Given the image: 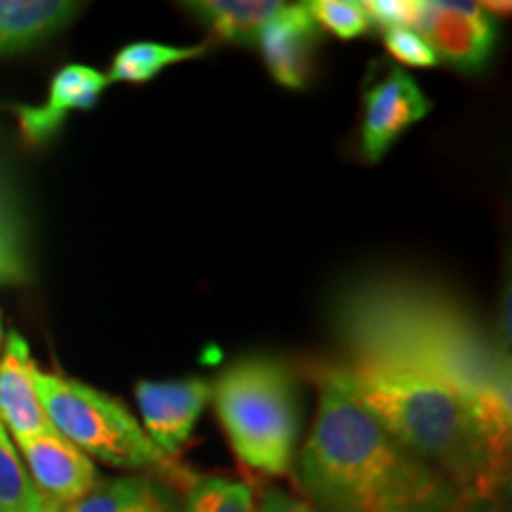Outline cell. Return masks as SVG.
Returning <instances> with one entry per match:
<instances>
[{
	"mask_svg": "<svg viewBox=\"0 0 512 512\" xmlns=\"http://www.w3.org/2000/svg\"><path fill=\"white\" fill-rule=\"evenodd\" d=\"M335 325L351 358L411 368L446 384L491 451L510 463L508 354L458 302L413 280L370 278L339 294Z\"/></svg>",
	"mask_w": 512,
	"mask_h": 512,
	"instance_id": "cell-1",
	"label": "cell"
},
{
	"mask_svg": "<svg viewBox=\"0 0 512 512\" xmlns=\"http://www.w3.org/2000/svg\"><path fill=\"white\" fill-rule=\"evenodd\" d=\"M316 380V418L297 467L313 510L451 512L463 501L444 475L389 437L342 389Z\"/></svg>",
	"mask_w": 512,
	"mask_h": 512,
	"instance_id": "cell-2",
	"label": "cell"
},
{
	"mask_svg": "<svg viewBox=\"0 0 512 512\" xmlns=\"http://www.w3.org/2000/svg\"><path fill=\"white\" fill-rule=\"evenodd\" d=\"M389 437L451 482L463 501L501 498L510 463L491 451L465 403L446 384L392 363L349 358L320 366Z\"/></svg>",
	"mask_w": 512,
	"mask_h": 512,
	"instance_id": "cell-3",
	"label": "cell"
},
{
	"mask_svg": "<svg viewBox=\"0 0 512 512\" xmlns=\"http://www.w3.org/2000/svg\"><path fill=\"white\" fill-rule=\"evenodd\" d=\"M235 458L266 477H285L297 446V387L292 368L271 356L235 361L211 387Z\"/></svg>",
	"mask_w": 512,
	"mask_h": 512,
	"instance_id": "cell-4",
	"label": "cell"
},
{
	"mask_svg": "<svg viewBox=\"0 0 512 512\" xmlns=\"http://www.w3.org/2000/svg\"><path fill=\"white\" fill-rule=\"evenodd\" d=\"M34 384L50 427L88 458L121 470H147L185 482L176 460L164 456L124 403L91 384L36 366Z\"/></svg>",
	"mask_w": 512,
	"mask_h": 512,
	"instance_id": "cell-5",
	"label": "cell"
},
{
	"mask_svg": "<svg viewBox=\"0 0 512 512\" xmlns=\"http://www.w3.org/2000/svg\"><path fill=\"white\" fill-rule=\"evenodd\" d=\"M413 31L430 43L439 60L460 72L482 69L496 46V22L482 3L418 0Z\"/></svg>",
	"mask_w": 512,
	"mask_h": 512,
	"instance_id": "cell-6",
	"label": "cell"
},
{
	"mask_svg": "<svg viewBox=\"0 0 512 512\" xmlns=\"http://www.w3.org/2000/svg\"><path fill=\"white\" fill-rule=\"evenodd\" d=\"M31 484L53 512L81 501L98 482V470L86 453L55 430L15 441Z\"/></svg>",
	"mask_w": 512,
	"mask_h": 512,
	"instance_id": "cell-7",
	"label": "cell"
},
{
	"mask_svg": "<svg viewBox=\"0 0 512 512\" xmlns=\"http://www.w3.org/2000/svg\"><path fill=\"white\" fill-rule=\"evenodd\" d=\"M211 399V384L200 377L171 382L143 380L136 384V401L143 430L164 456L174 460L188 444L197 420Z\"/></svg>",
	"mask_w": 512,
	"mask_h": 512,
	"instance_id": "cell-8",
	"label": "cell"
},
{
	"mask_svg": "<svg viewBox=\"0 0 512 512\" xmlns=\"http://www.w3.org/2000/svg\"><path fill=\"white\" fill-rule=\"evenodd\" d=\"M432 110V102L413 76L403 69H389L382 81L373 83L363 98L361 119V152L363 159L377 164L387 155L394 140L408 131Z\"/></svg>",
	"mask_w": 512,
	"mask_h": 512,
	"instance_id": "cell-9",
	"label": "cell"
},
{
	"mask_svg": "<svg viewBox=\"0 0 512 512\" xmlns=\"http://www.w3.org/2000/svg\"><path fill=\"white\" fill-rule=\"evenodd\" d=\"M110 86V79L88 64H64L53 76L48 100L43 105H15L19 131L29 143H46L60 131L72 112H86L98 105L100 95Z\"/></svg>",
	"mask_w": 512,
	"mask_h": 512,
	"instance_id": "cell-10",
	"label": "cell"
},
{
	"mask_svg": "<svg viewBox=\"0 0 512 512\" xmlns=\"http://www.w3.org/2000/svg\"><path fill=\"white\" fill-rule=\"evenodd\" d=\"M320 41V29L304 3H283L278 15L261 29L259 43L268 72L283 88L299 91L309 83L313 53Z\"/></svg>",
	"mask_w": 512,
	"mask_h": 512,
	"instance_id": "cell-11",
	"label": "cell"
},
{
	"mask_svg": "<svg viewBox=\"0 0 512 512\" xmlns=\"http://www.w3.org/2000/svg\"><path fill=\"white\" fill-rule=\"evenodd\" d=\"M34 370L29 342L10 330L0 347V420L15 441L53 430L38 399Z\"/></svg>",
	"mask_w": 512,
	"mask_h": 512,
	"instance_id": "cell-12",
	"label": "cell"
},
{
	"mask_svg": "<svg viewBox=\"0 0 512 512\" xmlns=\"http://www.w3.org/2000/svg\"><path fill=\"white\" fill-rule=\"evenodd\" d=\"M67 0H0V55L29 50L57 34L79 15Z\"/></svg>",
	"mask_w": 512,
	"mask_h": 512,
	"instance_id": "cell-13",
	"label": "cell"
},
{
	"mask_svg": "<svg viewBox=\"0 0 512 512\" xmlns=\"http://www.w3.org/2000/svg\"><path fill=\"white\" fill-rule=\"evenodd\" d=\"M192 15L211 34L235 46H254L261 29L278 15L283 3L278 0H200L185 3Z\"/></svg>",
	"mask_w": 512,
	"mask_h": 512,
	"instance_id": "cell-14",
	"label": "cell"
},
{
	"mask_svg": "<svg viewBox=\"0 0 512 512\" xmlns=\"http://www.w3.org/2000/svg\"><path fill=\"white\" fill-rule=\"evenodd\" d=\"M62 512H171L150 479H98L91 491Z\"/></svg>",
	"mask_w": 512,
	"mask_h": 512,
	"instance_id": "cell-15",
	"label": "cell"
},
{
	"mask_svg": "<svg viewBox=\"0 0 512 512\" xmlns=\"http://www.w3.org/2000/svg\"><path fill=\"white\" fill-rule=\"evenodd\" d=\"M202 53L204 46H169V43L157 41L128 43L114 55L107 79H110V83H147L171 64L195 60Z\"/></svg>",
	"mask_w": 512,
	"mask_h": 512,
	"instance_id": "cell-16",
	"label": "cell"
},
{
	"mask_svg": "<svg viewBox=\"0 0 512 512\" xmlns=\"http://www.w3.org/2000/svg\"><path fill=\"white\" fill-rule=\"evenodd\" d=\"M0 510L3 512H53L31 484L15 439L0 420Z\"/></svg>",
	"mask_w": 512,
	"mask_h": 512,
	"instance_id": "cell-17",
	"label": "cell"
},
{
	"mask_svg": "<svg viewBox=\"0 0 512 512\" xmlns=\"http://www.w3.org/2000/svg\"><path fill=\"white\" fill-rule=\"evenodd\" d=\"M254 505L252 489L226 477L192 479L185 496V512H254Z\"/></svg>",
	"mask_w": 512,
	"mask_h": 512,
	"instance_id": "cell-18",
	"label": "cell"
},
{
	"mask_svg": "<svg viewBox=\"0 0 512 512\" xmlns=\"http://www.w3.org/2000/svg\"><path fill=\"white\" fill-rule=\"evenodd\" d=\"M29 275L27 249H24V230L15 204L0 181V285L24 283Z\"/></svg>",
	"mask_w": 512,
	"mask_h": 512,
	"instance_id": "cell-19",
	"label": "cell"
},
{
	"mask_svg": "<svg viewBox=\"0 0 512 512\" xmlns=\"http://www.w3.org/2000/svg\"><path fill=\"white\" fill-rule=\"evenodd\" d=\"M304 8L309 10L318 29L330 31L344 41L373 31V24L356 0H313V3H304Z\"/></svg>",
	"mask_w": 512,
	"mask_h": 512,
	"instance_id": "cell-20",
	"label": "cell"
},
{
	"mask_svg": "<svg viewBox=\"0 0 512 512\" xmlns=\"http://www.w3.org/2000/svg\"><path fill=\"white\" fill-rule=\"evenodd\" d=\"M384 48L396 62L408 67H437L439 57L434 55L430 43L413 29H389L384 31Z\"/></svg>",
	"mask_w": 512,
	"mask_h": 512,
	"instance_id": "cell-21",
	"label": "cell"
},
{
	"mask_svg": "<svg viewBox=\"0 0 512 512\" xmlns=\"http://www.w3.org/2000/svg\"><path fill=\"white\" fill-rule=\"evenodd\" d=\"M363 12H366L373 29H413L415 15H418V0H363Z\"/></svg>",
	"mask_w": 512,
	"mask_h": 512,
	"instance_id": "cell-22",
	"label": "cell"
},
{
	"mask_svg": "<svg viewBox=\"0 0 512 512\" xmlns=\"http://www.w3.org/2000/svg\"><path fill=\"white\" fill-rule=\"evenodd\" d=\"M254 512H316L311 503H306L304 498H297L287 491L280 489H268L261 496L259 505H254Z\"/></svg>",
	"mask_w": 512,
	"mask_h": 512,
	"instance_id": "cell-23",
	"label": "cell"
},
{
	"mask_svg": "<svg viewBox=\"0 0 512 512\" xmlns=\"http://www.w3.org/2000/svg\"><path fill=\"white\" fill-rule=\"evenodd\" d=\"M451 512H505L501 498H477V501H460Z\"/></svg>",
	"mask_w": 512,
	"mask_h": 512,
	"instance_id": "cell-24",
	"label": "cell"
},
{
	"mask_svg": "<svg viewBox=\"0 0 512 512\" xmlns=\"http://www.w3.org/2000/svg\"><path fill=\"white\" fill-rule=\"evenodd\" d=\"M3 339H5V332H3V316H0V347H3Z\"/></svg>",
	"mask_w": 512,
	"mask_h": 512,
	"instance_id": "cell-25",
	"label": "cell"
},
{
	"mask_svg": "<svg viewBox=\"0 0 512 512\" xmlns=\"http://www.w3.org/2000/svg\"><path fill=\"white\" fill-rule=\"evenodd\" d=\"M0 512H3V510H0Z\"/></svg>",
	"mask_w": 512,
	"mask_h": 512,
	"instance_id": "cell-26",
	"label": "cell"
}]
</instances>
